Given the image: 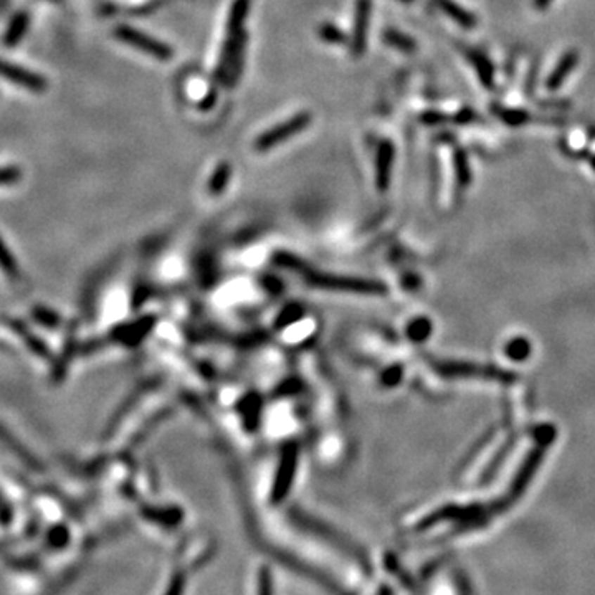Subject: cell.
<instances>
[{"mask_svg":"<svg viewBox=\"0 0 595 595\" xmlns=\"http://www.w3.org/2000/svg\"><path fill=\"white\" fill-rule=\"evenodd\" d=\"M311 122V115L309 113H300V115L293 116L291 120H288L281 124L273 127V129L267 131L264 134L260 136L255 143V149L260 151V153H264V151H270L278 146L283 141L293 138L298 132H301L306 127L309 126Z\"/></svg>","mask_w":595,"mask_h":595,"instance_id":"obj_1","label":"cell"},{"mask_svg":"<svg viewBox=\"0 0 595 595\" xmlns=\"http://www.w3.org/2000/svg\"><path fill=\"white\" fill-rule=\"evenodd\" d=\"M115 35L121 41H124V44L134 46V49L144 51V53H148L151 56H154L155 60L165 61V60H171L174 56V51L169 49L167 45L162 44V41L155 40L153 39V37L146 35V33L143 32L134 30V28L131 27H126V25L117 27Z\"/></svg>","mask_w":595,"mask_h":595,"instance_id":"obj_2","label":"cell"},{"mask_svg":"<svg viewBox=\"0 0 595 595\" xmlns=\"http://www.w3.org/2000/svg\"><path fill=\"white\" fill-rule=\"evenodd\" d=\"M0 77H4L11 83H15L22 88L32 89L35 93L46 89V79L44 77L2 58H0Z\"/></svg>","mask_w":595,"mask_h":595,"instance_id":"obj_3","label":"cell"},{"mask_svg":"<svg viewBox=\"0 0 595 595\" xmlns=\"http://www.w3.org/2000/svg\"><path fill=\"white\" fill-rule=\"evenodd\" d=\"M442 371L450 376H463V377H485V379H496V380H506L513 379L511 374L504 372L501 369L488 366H480V364H468V362H447L442 366Z\"/></svg>","mask_w":595,"mask_h":595,"instance_id":"obj_4","label":"cell"},{"mask_svg":"<svg viewBox=\"0 0 595 595\" xmlns=\"http://www.w3.org/2000/svg\"><path fill=\"white\" fill-rule=\"evenodd\" d=\"M372 12L371 0H356V20H354V35L351 40L354 56H361L366 50L367 27H369Z\"/></svg>","mask_w":595,"mask_h":595,"instance_id":"obj_5","label":"cell"},{"mask_svg":"<svg viewBox=\"0 0 595 595\" xmlns=\"http://www.w3.org/2000/svg\"><path fill=\"white\" fill-rule=\"evenodd\" d=\"M392 162H394V146L390 141L380 143L376 160V184L380 192H385L390 182Z\"/></svg>","mask_w":595,"mask_h":595,"instance_id":"obj_6","label":"cell"},{"mask_svg":"<svg viewBox=\"0 0 595 595\" xmlns=\"http://www.w3.org/2000/svg\"><path fill=\"white\" fill-rule=\"evenodd\" d=\"M250 4H252V0H235L230 8L229 22H226V27H229L226 37H235L240 32H243V22L247 18Z\"/></svg>","mask_w":595,"mask_h":595,"instance_id":"obj_7","label":"cell"},{"mask_svg":"<svg viewBox=\"0 0 595 595\" xmlns=\"http://www.w3.org/2000/svg\"><path fill=\"white\" fill-rule=\"evenodd\" d=\"M575 63H577V53H575V51H568V53L562 56V60L559 61V65L556 66L554 72H552L549 82H547V87L551 89L559 88L561 84L564 83V79L568 78V75L574 70Z\"/></svg>","mask_w":595,"mask_h":595,"instance_id":"obj_8","label":"cell"},{"mask_svg":"<svg viewBox=\"0 0 595 595\" xmlns=\"http://www.w3.org/2000/svg\"><path fill=\"white\" fill-rule=\"evenodd\" d=\"M435 4L442 8L443 12L447 13L448 17H452L456 23H460L465 28H471L476 23V18L471 15L468 11H465L461 6L453 2V0H435Z\"/></svg>","mask_w":595,"mask_h":595,"instance_id":"obj_9","label":"cell"},{"mask_svg":"<svg viewBox=\"0 0 595 595\" xmlns=\"http://www.w3.org/2000/svg\"><path fill=\"white\" fill-rule=\"evenodd\" d=\"M27 28H28V13L18 12L17 15L13 17V20L11 22V27L7 28L6 37H4V44H6L7 46L17 45L18 41L22 40V37L25 35Z\"/></svg>","mask_w":595,"mask_h":595,"instance_id":"obj_10","label":"cell"},{"mask_svg":"<svg viewBox=\"0 0 595 595\" xmlns=\"http://www.w3.org/2000/svg\"><path fill=\"white\" fill-rule=\"evenodd\" d=\"M470 58H471V61H473L476 72H478V75H480L481 83H483L485 87H488V88L493 87V70H491L490 60L481 53H476V51L470 53Z\"/></svg>","mask_w":595,"mask_h":595,"instance_id":"obj_11","label":"cell"},{"mask_svg":"<svg viewBox=\"0 0 595 595\" xmlns=\"http://www.w3.org/2000/svg\"><path fill=\"white\" fill-rule=\"evenodd\" d=\"M230 174H231V171H230L229 164L219 165V167L215 169L214 176H212L210 181H209V191L212 193H215V196H217V193L224 192L226 184H229V181H230Z\"/></svg>","mask_w":595,"mask_h":595,"instance_id":"obj_12","label":"cell"},{"mask_svg":"<svg viewBox=\"0 0 595 595\" xmlns=\"http://www.w3.org/2000/svg\"><path fill=\"white\" fill-rule=\"evenodd\" d=\"M384 40H385V44L395 46V49H399L402 51H412L415 49L414 40L410 39V37L404 35V33H400L397 30H385Z\"/></svg>","mask_w":595,"mask_h":595,"instance_id":"obj_13","label":"cell"},{"mask_svg":"<svg viewBox=\"0 0 595 595\" xmlns=\"http://www.w3.org/2000/svg\"><path fill=\"white\" fill-rule=\"evenodd\" d=\"M455 169H456L458 184H460V187H465L470 181V167H468V160H466V155L465 153H461V151H456L455 154Z\"/></svg>","mask_w":595,"mask_h":595,"instance_id":"obj_14","label":"cell"},{"mask_svg":"<svg viewBox=\"0 0 595 595\" xmlns=\"http://www.w3.org/2000/svg\"><path fill=\"white\" fill-rule=\"evenodd\" d=\"M319 35H321V39H323L324 41H329V44L341 45V44H344V41H346V35H344V33L339 30L338 27L329 25V23H324V25L321 27Z\"/></svg>","mask_w":595,"mask_h":595,"instance_id":"obj_15","label":"cell"},{"mask_svg":"<svg viewBox=\"0 0 595 595\" xmlns=\"http://www.w3.org/2000/svg\"><path fill=\"white\" fill-rule=\"evenodd\" d=\"M506 352L511 359H518V361H521V359H524L529 352H531V346H529V343L524 341V339H514V341L508 344Z\"/></svg>","mask_w":595,"mask_h":595,"instance_id":"obj_16","label":"cell"},{"mask_svg":"<svg viewBox=\"0 0 595 595\" xmlns=\"http://www.w3.org/2000/svg\"><path fill=\"white\" fill-rule=\"evenodd\" d=\"M22 172L17 167H2L0 169V186H11L20 181Z\"/></svg>","mask_w":595,"mask_h":595,"instance_id":"obj_17","label":"cell"},{"mask_svg":"<svg viewBox=\"0 0 595 595\" xmlns=\"http://www.w3.org/2000/svg\"><path fill=\"white\" fill-rule=\"evenodd\" d=\"M501 116L509 124H521V122L526 121V115L521 111H503Z\"/></svg>","mask_w":595,"mask_h":595,"instance_id":"obj_18","label":"cell"},{"mask_svg":"<svg viewBox=\"0 0 595 595\" xmlns=\"http://www.w3.org/2000/svg\"><path fill=\"white\" fill-rule=\"evenodd\" d=\"M551 4V0H536V6L539 8H544Z\"/></svg>","mask_w":595,"mask_h":595,"instance_id":"obj_19","label":"cell"},{"mask_svg":"<svg viewBox=\"0 0 595 595\" xmlns=\"http://www.w3.org/2000/svg\"><path fill=\"white\" fill-rule=\"evenodd\" d=\"M400 2H405V4H410V2H414V0H400Z\"/></svg>","mask_w":595,"mask_h":595,"instance_id":"obj_20","label":"cell"},{"mask_svg":"<svg viewBox=\"0 0 595 595\" xmlns=\"http://www.w3.org/2000/svg\"><path fill=\"white\" fill-rule=\"evenodd\" d=\"M592 164H594V167H595V159H594V162H592Z\"/></svg>","mask_w":595,"mask_h":595,"instance_id":"obj_21","label":"cell"}]
</instances>
